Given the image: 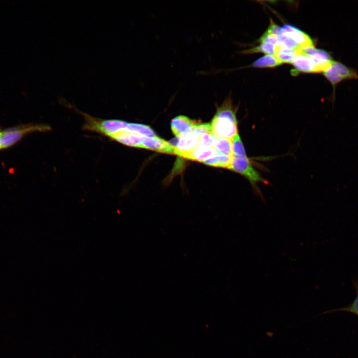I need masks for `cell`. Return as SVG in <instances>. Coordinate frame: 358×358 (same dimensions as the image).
<instances>
[{
    "label": "cell",
    "mask_w": 358,
    "mask_h": 358,
    "mask_svg": "<svg viewBox=\"0 0 358 358\" xmlns=\"http://www.w3.org/2000/svg\"><path fill=\"white\" fill-rule=\"evenodd\" d=\"M236 110L230 96L217 109L210 124L211 132L216 136L232 140L238 134Z\"/></svg>",
    "instance_id": "cell-1"
},
{
    "label": "cell",
    "mask_w": 358,
    "mask_h": 358,
    "mask_svg": "<svg viewBox=\"0 0 358 358\" xmlns=\"http://www.w3.org/2000/svg\"><path fill=\"white\" fill-rule=\"evenodd\" d=\"M323 74L333 87V100L335 99V89L338 84L344 80L358 79V74L356 70L334 60Z\"/></svg>",
    "instance_id": "cell-3"
},
{
    "label": "cell",
    "mask_w": 358,
    "mask_h": 358,
    "mask_svg": "<svg viewBox=\"0 0 358 358\" xmlns=\"http://www.w3.org/2000/svg\"><path fill=\"white\" fill-rule=\"evenodd\" d=\"M200 135L191 130L190 132L179 138L174 147V154L183 157L197 147L199 142Z\"/></svg>",
    "instance_id": "cell-6"
},
{
    "label": "cell",
    "mask_w": 358,
    "mask_h": 358,
    "mask_svg": "<svg viewBox=\"0 0 358 358\" xmlns=\"http://www.w3.org/2000/svg\"><path fill=\"white\" fill-rule=\"evenodd\" d=\"M275 46L267 43H261L259 45L243 51L246 54L262 52L274 55Z\"/></svg>",
    "instance_id": "cell-17"
},
{
    "label": "cell",
    "mask_w": 358,
    "mask_h": 358,
    "mask_svg": "<svg viewBox=\"0 0 358 358\" xmlns=\"http://www.w3.org/2000/svg\"><path fill=\"white\" fill-rule=\"evenodd\" d=\"M291 64L295 68L294 72L318 73L316 64L313 59L300 52L296 55Z\"/></svg>",
    "instance_id": "cell-10"
},
{
    "label": "cell",
    "mask_w": 358,
    "mask_h": 358,
    "mask_svg": "<svg viewBox=\"0 0 358 358\" xmlns=\"http://www.w3.org/2000/svg\"><path fill=\"white\" fill-rule=\"evenodd\" d=\"M281 64L275 55L266 54L255 61L252 64V66L256 68H272Z\"/></svg>",
    "instance_id": "cell-14"
},
{
    "label": "cell",
    "mask_w": 358,
    "mask_h": 358,
    "mask_svg": "<svg viewBox=\"0 0 358 358\" xmlns=\"http://www.w3.org/2000/svg\"><path fill=\"white\" fill-rule=\"evenodd\" d=\"M300 52V49L287 48L278 44L275 47L274 55L282 64L291 63Z\"/></svg>",
    "instance_id": "cell-13"
},
{
    "label": "cell",
    "mask_w": 358,
    "mask_h": 358,
    "mask_svg": "<svg viewBox=\"0 0 358 358\" xmlns=\"http://www.w3.org/2000/svg\"><path fill=\"white\" fill-rule=\"evenodd\" d=\"M214 147L219 153L233 156L232 140L217 136Z\"/></svg>",
    "instance_id": "cell-16"
},
{
    "label": "cell",
    "mask_w": 358,
    "mask_h": 358,
    "mask_svg": "<svg viewBox=\"0 0 358 358\" xmlns=\"http://www.w3.org/2000/svg\"><path fill=\"white\" fill-rule=\"evenodd\" d=\"M141 148L157 152L174 154V147L166 141L157 137L142 136Z\"/></svg>",
    "instance_id": "cell-8"
},
{
    "label": "cell",
    "mask_w": 358,
    "mask_h": 358,
    "mask_svg": "<svg viewBox=\"0 0 358 358\" xmlns=\"http://www.w3.org/2000/svg\"><path fill=\"white\" fill-rule=\"evenodd\" d=\"M232 159V156L219 153L204 160L203 162L206 165L212 166L228 168L231 163Z\"/></svg>",
    "instance_id": "cell-15"
},
{
    "label": "cell",
    "mask_w": 358,
    "mask_h": 358,
    "mask_svg": "<svg viewBox=\"0 0 358 358\" xmlns=\"http://www.w3.org/2000/svg\"><path fill=\"white\" fill-rule=\"evenodd\" d=\"M217 136L212 132L204 133L200 135L199 142L198 146L200 147H214Z\"/></svg>",
    "instance_id": "cell-19"
},
{
    "label": "cell",
    "mask_w": 358,
    "mask_h": 358,
    "mask_svg": "<svg viewBox=\"0 0 358 358\" xmlns=\"http://www.w3.org/2000/svg\"><path fill=\"white\" fill-rule=\"evenodd\" d=\"M228 168L245 177L252 185L264 181L260 174L251 165L246 155L232 156Z\"/></svg>",
    "instance_id": "cell-4"
},
{
    "label": "cell",
    "mask_w": 358,
    "mask_h": 358,
    "mask_svg": "<svg viewBox=\"0 0 358 358\" xmlns=\"http://www.w3.org/2000/svg\"><path fill=\"white\" fill-rule=\"evenodd\" d=\"M232 156H240L246 155L241 139L238 134L232 140Z\"/></svg>",
    "instance_id": "cell-18"
},
{
    "label": "cell",
    "mask_w": 358,
    "mask_h": 358,
    "mask_svg": "<svg viewBox=\"0 0 358 358\" xmlns=\"http://www.w3.org/2000/svg\"><path fill=\"white\" fill-rule=\"evenodd\" d=\"M119 126L123 130L146 137H155L154 131L148 126L141 124L128 123L118 120Z\"/></svg>",
    "instance_id": "cell-11"
},
{
    "label": "cell",
    "mask_w": 358,
    "mask_h": 358,
    "mask_svg": "<svg viewBox=\"0 0 358 358\" xmlns=\"http://www.w3.org/2000/svg\"><path fill=\"white\" fill-rule=\"evenodd\" d=\"M280 33L289 37L295 42L301 48L313 46V42L310 36L298 28L290 25L285 24L280 28Z\"/></svg>",
    "instance_id": "cell-7"
},
{
    "label": "cell",
    "mask_w": 358,
    "mask_h": 358,
    "mask_svg": "<svg viewBox=\"0 0 358 358\" xmlns=\"http://www.w3.org/2000/svg\"><path fill=\"white\" fill-rule=\"evenodd\" d=\"M219 153L214 147L198 146L191 152L184 155L183 157L190 160L203 162L204 160Z\"/></svg>",
    "instance_id": "cell-12"
},
{
    "label": "cell",
    "mask_w": 358,
    "mask_h": 358,
    "mask_svg": "<svg viewBox=\"0 0 358 358\" xmlns=\"http://www.w3.org/2000/svg\"><path fill=\"white\" fill-rule=\"evenodd\" d=\"M357 295L353 302L348 307L343 308L342 310L353 313L358 315V282L355 283Z\"/></svg>",
    "instance_id": "cell-20"
},
{
    "label": "cell",
    "mask_w": 358,
    "mask_h": 358,
    "mask_svg": "<svg viewBox=\"0 0 358 358\" xmlns=\"http://www.w3.org/2000/svg\"><path fill=\"white\" fill-rule=\"evenodd\" d=\"M51 129L47 124H28L0 131V150L10 147L28 133L47 132Z\"/></svg>",
    "instance_id": "cell-2"
},
{
    "label": "cell",
    "mask_w": 358,
    "mask_h": 358,
    "mask_svg": "<svg viewBox=\"0 0 358 358\" xmlns=\"http://www.w3.org/2000/svg\"><path fill=\"white\" fill-rule=\"evenodd\" d=\"M197 122L185 116L179 115L171 120V128L173 134L179 138L190 132Z\"/></svg>",
    "instance_id": "cell-9"
},
{
    "label": "cell",
    "mask_w": 358,
    "mask_h": 358,
    "mask_svg": "<svg viewBox=\"0 0 358 358\" xmlns=\"http://www.w3.org/2000/svg\"><path fill=\"white\" fill-rule=\"evenodd\" d=\"M300 53L310 56L316 64L318 73H323L332 64V59L330 53L314 46L305 47L300 49Z\"/></svg>",
    "instance_id": "cell-5"
}]
</instances>
